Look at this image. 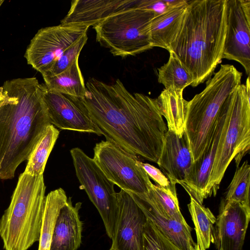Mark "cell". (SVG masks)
I'll return each instance as SVG.
<instances>
[{"label":"cell","mask_w":250,"mask_h":250,"mask_svg":"<svg viewBox=\"0 0 250 250\" xmlns=\"http://www.w3.org/2000/svg\"><path fill=\"white\" fill-rule=\"evenodd\" d=\"M85 88L83 102L106 140L157 163L168 130L157 98L130 93L119 79L107 84L90 78Z\"/></svg>","instance_id":"obj_1"},{"label":"cell","mask_w":250,"mask_h":250,"mask_svg":"<svg viewBox=\"0 0 250 250\" xmlns=\"http://www.w3.org/2000/svg\"><path fill=\"white\" fill-rule=\"evenodd\" d=\"M36 78L7 80L0 87V179H13L50 125Z\"/></svg>","instance_id":"obj_2"},{"label":"cell","mask_w":250,"mask_h":250,"mask_svg":"<svg viewBox=\"0 0 250 250\" xmlns=\"http://www.w3.org/2000/svg\"><path fill=\"white\" fill-rule=\"evenodd\" d=\"M226 0H188L180 31L168 49L197 86L211 78L222 59L227 29Z\"/></svg>","instance_id":"obj_3"},{"label":"cell","mask_w":250,"mask_h":250,"mask_svg":"<svg viewBox=\"0 0 250 250\" xmlns=\"http://www.w3.org/2000/svg\"><path fill=\"white\" fill-rule=\"evenodd\" d=\"M46 187L43 175L24 172L19 177L10 204L0 219L5 250H28L40 239Z\"/></svg>","instance_id":"obj_4"},{"label":"cell","mask_w":250,"mask_h":250,"mask_svg":"<svg viewBox=\"0 0 250 250\" xmlns=\"http://www.w3.org/2000/svg\"><path fill=\"white\" fill-rule=\"evenodd\" d=\"M242 73L233 65L221 64L208 79L204 89L187 102L185 133L193 162L210 144L220 109L228 97L241 84Z\"/></svg>","instance_id":"obj_5"},{"label":"cell","mask_w":250,"mask_h":250,"mask_svg":"<svg viewBox=\"0 0 250 250\" xmlns=\"http://www.w3.org/2000/svg\"><path fill=\"white\" fill-rule=\"evenodd\" d=\"M250 81L240 84L226 100V115L208 185L215 196L226 170L235 159L237 167L250 147Z\"/></svg>","instance_id":"obj_6"},{"label":"cell","mask_w":250,"mask_h":250,"mask_svg":"<svg viewBox=\"0 0 250 250\" xmlns=\"http://www.w3.org/2000/svg\"><path fill=\"white\" fill-rule=\"evenodd\" d=\"M155 15L135 7L115 13L93 26L96 40L114 56L122 58L151 49L150 26Z\"/></svg>","instance_id":"obj_7"},{"label":"cell","mask_w":250,"mask_h":250,"mask_svg":"<svg viewBox=\"0 0 250 250\" xmlns=\"http://www.w3.org/2000/svg\"><path fill=\"white\" fill-rule=\"evenodd\" d=\"M76 176L81 188L86 192L97 209L107 235L113 239L116 228L118 206L114 184L104 175L93 158L81 149L70 150Z\"/></svg>","instance_id":"obj_8"},{"label":"cell","mask_w":250,"mask_h":250,"mask_svg":"<svg viewBox=\"0 0 250 250\" xmlns=\"http://www.w3.org/2000/svg\"><path fill=\"white\" fill-rule=\"evenodd\" d=\"M93 150V160L114 185L127 192H148L152 183L138 157L106 140L97 143Z\"/></svg>","instance_id":"obj_9"},{"label":"cell","mask_w":250,"mask_h":250,"mask_svg":"<svg viewBox=\"0 0 250 250\" xmlns=\"http://www.w3.org/2000/svg\"><path fill=\"white\" fill-rule=\"evenodd\" d=\"M88 28L60 24L41 28L26 50L27 63L42 76L45 75L66 49L87 34Z\"/></svg>","instance_id":"obj_10"},{"label":"cell","mask_w":250,"mask_h":250,"mask_svg":"<svg viewBox=\"0 0 250 250\" xmlns=\"http://www.w3.org/2000/svg\"><path fill=\"white\" fill-rule=\"evenodd\" d=\"M42 86L51 125L61 129L103 135L92 119L83 98L50 90L44 83Z\"/></svg>","instance_id":"obj_11"},{"label":"cell","mask_w":250,"mask_h":250,"mask_svg":"<svg viewBox=\"0 0 250 250\" xmlns=\"http://www.w3.org/2000/svg\"><path fill=\"white\" fill-rule=\"evenodd\" d=\"M227 29L222 59L240 63L250 72V0H226Z\"/></svg>","instance_id":"obj_12"},{"label":"cell","mask_w":250,"mask_h":250,"mask_svg":"<svg viewBox=\"0 0 250 250\" xmlns=\"http://www.w3.org/2000/svg\"><path fill=\"white\" fill-rule=\"evenodd\" d=\"M117 197L118 218L111 248L113 250H144L146 216L127 192L121 189Z\"/></svg>","instance_id":"obj_13"},{"label":"cell","mask_w":250,"mask_h":250,"mask_svg":"<svg viewBox=\"0 0 250 250\" xmlns=\"http://www.w3.org/2000/svg\"><path fill=\"white\" fill-rule=\"evenodd\" d=\"M250 221V207L223 200L215 227L218 250H242Z\"/></svg>","instance_id":"obj_14"},{"label":"cell","mask_w":250,"mask_h":250,"mask_svg":"<svg viewBox=\"0 0 250 250\" xmlns=\"http://www.w3.org/2000/svg\"><path fill=\"white\" fill-rule=\"evenodd\" d=\"M226 110L225 100L220 109L218 122L210 144L202 155L193 162L187 177L179 183L188 193L190 197L193 198L201 205L205 199L209 197L208 185L225 120Z\"/></svg>","instance_id":"obj_15"},{"label":"cell","mask_w":250,"mask_h":250,"mask_svg":"<svg viewBox=\"0 0 250 250\" xmlns=\"http://www.w3.org/2000/svg\"><path fill=\"white\" fill-rule=\"evenodd\" d=\"M192 163L185 133L180 137L167 130L157 164L170 183L176 185L184 181L188 175Z\"/></svg>","instance_id":"obj_16"},{"label":"cell","mask_w":250,"mask_h":250,"mask_svg":"<svg viewBox=\"0 0 250 250\" xmlns=\"http://www.w3.org/2000/svg\"><path fill=\"white\" fill-rule=\"evenodd\" d=\"M137 2L138 0H74L61 24L94 26L112 15L135 7Z\"/></svg>","instance_id":"obj_17"},{"label":"cell","mask_w":250,"mask_h":250,"mask_svg":"<svg viewBox=\"0 0 250 250\" xmlns=\"http://www.w3.org/2000/svg\"><path fill=\"white\" fill-rule=\"evenodd\" d=\"M127 192L146 218L172 243L182 250H192L194 248L196 244L191 236L192 229L186 221L181 222L167 217L146 194Z\"/></svg>","instance_id":"obj_18"},{"label":"cell","mask_w":250,"mask_h":250,"mask_svg":"<svg viewBox=\"0 0 250 250\" xmlns=\"http://www.w3.org/2000/svg\"><path fill=\"white\" fill-rule=\"evenodd\" d=\"M82 203L74 206L69 197L57 218L50 250H77L82 243L83 223L79 210Z\"/></svg>","instance_id":"obj_19"},{"label":"cell","mask_w":250,"mask_h":250,"mask_svg":"<svg viewBox=\"0 0 250 250\" xmlns=\"http://www.w3.org/2000/svg\"><path fill=\"white\" fill-rule=\"evenodd\" d=\"M188 6V0L172 7L163 13L155 15L150 26V39L153 47L168 50L177 36L183 22Z\"/></svg>","instance_id":"obj_20"},{"label":"cell","mask_w":250,"mask_h":250,"mask_svg":"<svg viewBox=\"0 0 250 250\" xmlns=\"http://www.w3.org/2000/svg\"><path fill=\"white\" fill-rule=\"evenodd\" d=\"M183 91L173 86L164 89L157 98L161 113L167 121V129L182 137L185 129L187 101Z\"/></svg>","instance_id":"obj_21"},{"label":"cell","mask_w":250,"mask_h":250,"mask_svg":"<svg viewBox=\"0 0 250 250\" xmlns=\"http://www.w3.org/2000/svg\"><path fill=\"white\" fill-rule=\"evenodd\" d=\"M67 199L62 188L52 190L45 196L38 250H50L56 221Z\"/></svg>","instance_id":"obj_22"},{"label":"cell","mask_w":250,"mask_h":250,"mask_svg":"<svg viewBox=\"0 0 250 250\" xmlns=\"http://www.w3.org/2000/svg\"><path fill=\"white\" fill-rule=\"evenodd\" d=\"M188 207L194 225L196 244L200 250H207L211 243L215 244L214 225L216 218L208 208L200 204L191 197Z\"/></svg>","instance_id":"obj_23"},{"label":"cell","mask_w":250,"mask_h":250,"mask_svg":"<svg viewBox=\"0 0 250 250\" xmlns=\"http://www.w3.org/2000/svg\"><path fill=\"white\" fill-rule=\"evenodd\" d=\"M78 59L62 72L44 78V84L47 87L63 94L83 98L86 92V88L79 65Z\"/></svg>","instance_id":"obj_24"},{"label":"cell","mask_w":250,"mask_h":250,"mask_svg":"<svg viewBox=\"0 0 250 250\" xmlns=\"http://www.w3.org/2000/svg\"><path fill=\"white\" fill-rule=\"evenodd\" d=\"M59 133L58 129L51 124L46 127L27 160L24 173L31 176L43 175Z\"/></svg>","instance_id":"obj_25"},{"label":"cell","mask_w":250,"mask_h":250,"mask_svg":"<svg viewBox=\"0 0 250 250\" xmlns=\"http://www.w3.org/2000/svg\"><path fill=\"white\" fill-rule=\"evenodd\" d=\"M158 81L165 88L173 86L184 91L193 83L192 76L179 60L171 52L167 63L158 68Z\"/></svg>","instance_id":"obj_26"},{"label":"cell","mask_w":250,"mask_h":250,"mask_svg":"<svg viewBox=\"0 0 250 250\" xmlns=\"http://www.w3.org/2000/svg\"><path fill=\"white\" fill-rule=\"evenodd\" d=\"M161 211L170 219L184 222L177 196L176 185L170 183L167 188L151 184L146 193Z\"/></svg>","instance_id":"obj_27"},{"label":"cell","mask_w":250,"mask_h":250,"mask_svg":"<svg viewBox=\"0 0 250 250\" xmlns=\"http://www.w3.org/2000/svg\"><path fill=\"white\" fill-rule=\"evenodd\" d=\"M250 166L248 161L238 167L230 182L225 200L239 203L250 207Z\"/></svg>","instance_id":"obj_28"},{"label":"cell","mask_w":250,"mask_h":250,"mask_svg":"<svg viewBox=\"0 0 250 250\" xmlns=\"http://www.w3.org/2000/svg\"><path fill=\"white\" fill-rule=\"evenodd\" d=\"M144 250H182L147 219L143 232Z\"/></svg>","instance_id":"obj_29"},{"label":"cell","mask_w":250,"mask_h":250,"mask_svg":"<svg viewBox=\"0 0 250 250\" xmlns=\"http://www.w3.org/2000/svg\"><path fill=\"white\" fill-rule=\"evenodd\" d=\"M87 41V34L66 49L43 78L58 75L67 69L79 58L80 52Z\"/></svg>","instance_id":"obj_30"},{"label":"cell","mask_w":250,"mask_h":250,"mask_svg":"<svg viewBox=\"0 0 250 250\" xmlns=\"http://www.w3.org/2000/svg\"><path fill=\"white\" fill-rule=\"evenodd\" d=\"M141 165L148 177L153 179L157 185L164 188H167L170 186L169 180L160 169L148 163L141 162Z\"/></svg>","instance_id":"obj_31"},{"label":"cell","mask_w":250,"mask_h":250,"mask_svg":"<svg viewBox=\"0 0 250 250\" xmlns=\"http://www.w3.org/2000/svg\"><path fill=\"white\" fill-rule=\"evenodd\" d=\"M135 7L151 11L156 15L163 13L167 8L163 0H138Z\"/></svg>","instance_id":"obj_32"},{"label":"cell","mask_w":250,"mask_h":250,"mask_svg":"<svg viewBox=\"0 0 250 250\" xmlns=\"http://www.w3.org/2000/svg\"><path fill=\"white\" fill-rule=\"evenodd\" d=\"M167 7L175 6L181 3L184 0H163Z\"/></svg>","instance_id":"obj_33"},{"label":"cell","mask_w":250,"mask_h":250,"mask_svg":"<svg viewBox=\"0 0 250 250\" xmlns=\"http://www.w3.org/2000/svg\"><path fill=\"white\" fill-rule=\"evenodd\" d=\"M192 250H200L198 247V246L196 244L194 248Z\"/></svg>","instance_id":"obj_34"},{"label":"cell","mask_w":250,"mask_h":250,"mask_svg":"<svg viewBox=\"0 0 250 250\" xmlns=\"http://www.w3.org/2000/svg\"><path fill=\"white\" fill-rule=\"evenodd\" d=\"M3 2H4L3 0H0V7L1 6V5L3 3Z\"/></svg>","instance_id":"obj_35"},{"label":"cell","mask_w":250,"mask_h":250,"mask_svg":"<svg viewBox=\"0 0 250 250\" xmlns=\"http://www.w3.org/2000/svg\"><path fill=\"white\" fill-rule=\"evenodd\" d=\"M109 250H113L111 248H110Z\"/></svg>","instance_id":"obj_36"},{"label":"cell","mask_w":250,"mask_h":250,"mask_svg":"<svg viewBox=\"0 0 250 250\" xmlns=\"http://www.w3.org/2000/svg\"><path fill=\"white\" fill-rule=\"evenodd\" d=\"M219 250H222L221 249H219Z\"/></svg>","instance_id":"obj_37"}]
</instances>
